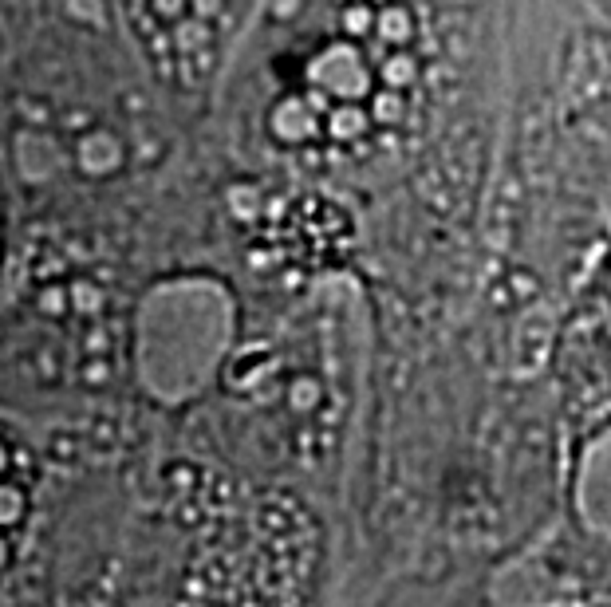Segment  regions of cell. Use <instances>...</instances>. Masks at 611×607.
<instances>
[{
    "mask_svg": "<svg viewBox=\"0 0 611 607\" xmlns=\"http://www.w3.org/2000/svg\"><path fill=\"white\" fill-rule=\"evenodd\" d=\"M20 509H24L20 493L16 489H0V525H12L20 517Z\"/></svg>",
    "mask_w": 611,
    "mask_h": 607,
    "instance_id": "obj_1",
    "label": "cell"
},
{
    "mask_svg": "<svg viewBox=\"0 0 611 607\" xmlns=\"http://www.w3.org/2000/svg\"><path fill=\"white\" fill-rule=\"evenodd\" d=\"M0 470H4V450H0Z\"/></svg>",
    "mask_w": 611,
    "mask_h": 607,
    "instance_id": "obj_2",
    "label": "cell"
},
{
    "mask_svg": "<svg viewBox=\"0 0 611 607\" xmlns=\"http://www.w3.org/2000/svg\"><path fill=\"white\" fill-rule=\"evenodd\" d=\"M0 564H4V544H0Z\"/></svg>",
    "mask_w": 611,
    "mask_h": 607,
    "instance_id": "obj_3",
    "label": "cell"
}]
</instances>
